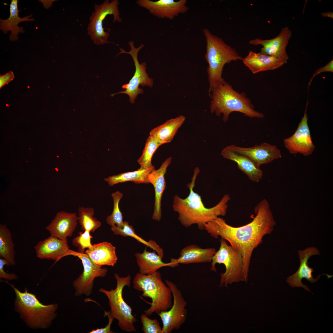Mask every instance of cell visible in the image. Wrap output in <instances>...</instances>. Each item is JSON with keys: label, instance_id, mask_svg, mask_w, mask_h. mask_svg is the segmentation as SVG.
<instances>
[{"label": "cell", "instance_id": "obj_22", "mask_svg": "<svg viewBox=\"0 0 333 333\" xmlns=\"http://www.w3.org/2000/svg\"><path fill=\"white\" fill-rule=\"evenodd\" d=\"M242 61L254 74L275 69L284 64L280 59L275 56L256 53L251 50L249 51L247 56L243 58Z\"/></svg>", "mask_w": 333, "mask_h": 333}, {"label": "cell", "instance_id": "obj_9", "mask_svg": "<svg viewBox=\"0 0 333 333\" xmlns=\"http://www.w3.org/2000/svg\"><path fill=\"white\" fill-rule=\"evenodd\" d=\"M118 0L104 1L100 5L95 4L94 11L90 16L87 28L88 34L94 43L102 45L108 43L109 33L104 31L103 22L108 15H113V22H121Z\"/></svg>", "mask_w": 333, "mask_h": 333}, {"label": "cell", "instance_id": "obj_30", "mask_svg": "<svg viewBox=\"0 0 333 333\" xmlns=\"http://www.w3.org/2000/svg\"><path fill=\"white\" fill-rule=\"evenodd\" d=\"M111 229L115 235H121L124 237L130 236L134 238L138 242L155 251L162 258L163 257L164 253L162 249L154 241L150 240L148 241H146L136 234L133 226L130 225L128 222L124 221L123 226L121 228H119L116 225H114L111 226Z\"/></svg>", "mask_w": 333, "mask_h": 333}, {"label": "cell", "instance_id": "obj_8", "mask_svg": "<svg viewBox=\"0 0 333 333\" xmlns=\"http://www.w3.org/2000/svg\"><path fill=\"white\" fill-rule=\"evenodd\" d=\"M220 241L219 249L212 257L210 270L216 271V264L224 265L225 271L220 274V286L227 287L229 285L242 281V257L239 251L228 245L225 240L221 237Z\"/></svg>", "mask_w": 333, "mask_h": 333}, {"label": "cell", "instance_id": "obj_5", "mask_svg": "<svg viewBox=\"0 0 333 333\" xmlns=\"http://www.w3.org/2000/svg\"><path fill=\"white\" fill-rule=\"evenodd\" d=\"M6 282L14 290L15 310L26 324L33 329H45L49 327L57 315L58 304H43L35 294L28 292L26 288L24 292H22L13 285Z\"/></svg>", "mask_w": 333, "mask_h": 333}, {"label": "cell", "instance_id": "obj_10", "mask_svg": "<svg viewBox=\"0 0 333 333\" xmlns=\"http://www.w3.org/2000/svg\"><path fill=\"white\" fill-rule=\"evenodd\" d=\"M129 44L130 47L129 51H126L123 49L120 48V51L118 55L127 53L131 56L135 66V73L129 83L122 86V89H125L124 90L112 94L111 95L113 97L118 94H126L129 97L130 101L132 103H134L137 96L143 92V90L139 88V85L143 87L147 86L151 87L153 85V79L149 78L146 72V63H142L140 64L138 60V53L139 51L144 47V45L142 44L138 47H136L133 41H130L129 42Z\"/></svg>", "mask_w": 333, "mask_h": 333}, {"label": "cell", "instance_id": "obj_34", "mask_svg": "<svg viewBox=\"0 0 333 333\" xmlns=\"http://www.w3.org/2000/svg\"><path fill=\"white\" fill-rule=\"evenodd\" d=\"M78 235L72 240V243L73 245L77 247L79 253H84L85 249H88L92 245L91 239L92 237L88 231L80 232Z\"/></svg>", "mask_w": 333, "mask_h": 333}, {"label": "cell", "instance_id": "obj_4", "mask_svg": "<svg viewBox=\"0 0 333 333\" xmlns=\"http://www.w3.org/2000/svg\"><path fill=\"white\" fill-rule=\"evenodd\" d=\"M203 32L206 43L205 58L208 64L207 72L209 94L213 88L225 81L222 77L224 65L233 61L242 60L243 58L235 48L208 29H204Z\"/></svg>", "mask_w": 333, "mask_h": 333}, {"label": "cell", "instance_id": "obj_6", "mask_svg": "<svg viewBox=\"0 0 333 333\" xmlns=\"http://www.w3.org/2000/svg\"><path fill=\"white\" fill-rule=\"evenodd\" d=\"M133 283L134 289L142 292V296L151 299L150 307L144 311L148 316L155 312L158 314L161 311L167 310L172 306L171 291L162 281L159 271L151 274L138 273Z\"/></svg>", "mask_w": 333, "mask_h": 333}, {"label": "cell", "instance_id": "obj_13", "mask_svg": "<svg viewBox=\"0 0 333 333\" xmlns=\"http://www.w3.org/2000/svg\"><path fill=\"white\" fill-rule=\"evenodd\" d=\"M76 256L81 261L84 269L82 273L73 282L75 290V295L79 296L85 294L88 296L92 293L94 279L105 277L108 270L96 265L85 253L78 252Z\"/></svg>", "mask_w": 333, "mask_h": 333}, {"label": "cell", "instance_id": "obj_38", "mask_svg": "<svg viewBox=\"0 0 333 333\" xmlns=\"http://www.w3.org/2000/svg\"><path fill=\"white\" fill-rule=\"evenodd\" d=\"M324 72H333V60H332L327 64L323 66V67L319 68L317 70L314 74L312 75V77L311 78L309 82L308 83V87L310 85L311 82L312 81L314 77L320 73H321Z\"/></svg>", "mask_w": 333, "mask_h": 333}, {"label": "cell", "instance_id": "obj_27", "mask_svg": "<svg viewBox=\"0 0 333 333\" xmlns=\"http://www.w3.org/2000/svg\"><path fill=\"white\" fill-rule=\"evenodd\" d=\"M136 262L139 269L140 273L144 274H151L158 271L159 269L164 266L171 267L170 262H164L162 258L154 252L147 251L146 248L143 253L135 254Z\"/></svg>", "mask_w": 333, "mask_h": 333}, {"label": "cell", "instance_id": "obj_11", "mask_svg": "<svg viewBox=\"0 0 333 333\" xmlns=\"http://www.w3.org/2000/svg\"><path fill=\"white\" fill-rule=\"evenodd\" d=\"M165 282L171 291L173 304L169 310L161 311L158 314L162 322L163 333H170L174 330L179 329L185 322L187 314L186 308L187 303L175 284L167 280Z\"/></svg>", "mask_w": 333, "mask_h": 333}, {"label": "cell", "instance_id": "obj_25", "mask_svg": "<svg viewBox=\"0 0 333 333\" xmlns=\"http://www.w3.org/2000/svg\"><path fill=\"white\" fill-rule=\"evenodd\" d=\"M18 0H11L10 4V15L6 19H0V29L4 34H7L10 31L11 34L9 36V39L15 41L19 39L18 35L19 33H23L25 31L23 27H19L18 23L22 22L34 21L33 18H30L32 14L23 18H20L18 13L20 10L18 8Z\"/></svg>", "mask_w": 333, "mask_h": 333}, {"label": "cell", "instance_id": "obj_20", "mask_svg": "<svg viewBox=\"0 0 333 333\" xmlns=\"http://www.w3.org/2000/svg\"><path fill=\"white\" fill-rule=\"evenodd\" d=\"M172 159L171 157L166 158L158 169L154 170L148 176L149 183L153 185L155 191L154 208L152 218L158 221H160L162 217L161 200L166 187L165 175L167 167L171 163Z\"/></svg>", "mask_w": 333, "mask_h": 333}, {"label": "cell", "instance_id": "obj_24", "mask_svg": "<svg viewBox=\"0 0 333 333\" xmlns=\"http://www.w3.org/2000/svg\"><path fill=\"white\" fill-rule=\"evenodd\" d=\"M85 253L94 264L100 267L104 265L114 266L117 260L115 247L106 241L92 245Z\"/></svg>", "mask_w": 333, "mask_h": 333}, {"label": "cell", "instance_id": "obj_7", "mask_svg": "<svg viewBox=\"0 0 333 333\" xmlns=\"http://www.w3.org/2000/svg\"><path fill=\"white\" fill-rule=\"evenodd\" d=\"M114 277L117 281L115 289L107 290L101 288L99 291L108 298L111 314L114 319L117 320L120 328L126 332H135L136 329L134 324L137 319L132 314V308L125 301L122 296L124 287L125 286L129 287L130 285L131 277L130 275L121 277L116 273Z\"/></svg>", "mask_w": 333, "mask_h": 333}, {"label": "cell", "instance_id": "obj_33", "mask_svg": "<svg viewBox=\"0 0 333 333\" xmlns=\"http://www.w3.org/2000/svg\"><path fill=\"white\" fill-rule=\"evenodd\" d=\"M113 203V207L112 214L108 216L106 220L107 223L112 226L115 225L119 228H121L124 223L122 214L119 208V203L123 196L122 193L117 191L111 194Z\"/></svg>", "mask_w": 333, "mask_h": 333}, {"label": "cell", "instance_id": "obj_35", "mask_svg": "<svg viewBox=\"0 0 333 333\" xmlns=\"http://www.w3.org/2000/svg\"><path fill=\"white\" fill-rule=\"evenodd\" d=\"M140 319L142 325V329L145 333H163L156 319H150L145 314H141Z\"/></svg>", "mask_w": 333, "mask_h": 333}, {"label": "cell", "instance_id": "obj_3", "mask_svg": "<svg viewBox=\"0 0 333 333\" xmlns=\"http://www.w3.org/2000/svg\"><path fill=\"white\" fill-rule=\"evenodd\" d=\"M211 99L210 111L217 116L223 115V120L226 122L230 114L238 112L250 118H262V113L255 110L250 100L245 92H239L225 81L213 88L209 94Z\"/></svg>", "mask_w": 333, "mask_h": 333}, {"label": "cell", "instance_id": "obj_39", "mask_svg": "<svg viewBox=\"0 0 333 333\" xmlns=\"http://www.w3.org/2000/svg\"><path fill=\"white\" fill-rule=\"evenodd\" d=\"M14 78L13 72L12 71H10L3 75H1L0 76V88H1L6 84H8L9 83L13 80Z\"/></svg>", "mask_w": 333, "mask_h": 333}, {"label": "cell", "instance_id": "obj_2", "mask_svg": "<svg viewBox=\"0 0 333 333\" xmlns=\"http://www.w3.org/2000/svg\"><path fill=\"white\" fill-rule=\"evenodd\" d=\"M200 171L199 167L195 169L191 182L187 185L190 190L188 196L182 199L177 195H175L172 208L174 211L178 213V219L184 227L187 228L196 224L199 229L203 230L207 223L226 215L230 197L228 194H225L216 205L211 208H206L201 196L194 191L196 179Z\"/></svg>", "mask_w": 333, "mask_h": 333}, {"label": "cell", "instance_id": "obj_29", "mask_svg": "<svg viewBox=\"0 0 333 333\" xmlns=\"http://www.w3.org/2000/svg\"><path fill=\"white\" fill-rule=\"evenodd\" d=\"M15 251L11 232L6 225H0V257L6 260L9 266L15 265Z\"/></svg>", "mask_w": 333, "mask_h": 333}, {"label": "cell", "instance_id": "obj_14", "mask_svg": "<svg viewBox=\"0 0 333 333\" xmlns=\"http://www.w3.org/2000/svg\"><path fill=\"white\" fill-rule=\"evenodd\" d=\"M292 34L291 30L286 26L282 28L278 35L273 38L269 39L256 38L250 40L249 43L254 46L262 45L260 53L275 56L286 64L289 59L286 47Z\"/></svg>", "mask_w": 333, "mask_h": 333}, {"label": "cell", "instance_id": "obj_23", "mask_svg": "<svg viewBox=\"0 0 333 333\" xmlns=\"http://www.w3.org/2000/svg\"><path fill=\"white\" fill-rule=\"evenodd\" d=\"M221 155L224 158L236 162L238 168L251 181L258 183L261 179L263 172L260 166L248 157L234 152L227 146L222 150Z\"/></svg>", "mask_w": 333, "mask_h": 333}, {"label": "cell", "instance_id": "obj_26", "mask_svg": "<svg viewBox=\"0 0 333 333\" xmlns=\"http://www.w3.org/2000/svg\"><path fill=\"white\" fill-rule=\"evenodd\" d=\"M185 118L184 116L180 115L168 120L152 130L150 132V136L161 145L169 143L172 140Z\"/></svg>", "mask_w": 333, "mask_h": 333}, {"label": "cell", "instance_id": "obj_1", "mask_svg": "<svg viewBox=\"0 0 333 333\" xmlns=\"http://www.w3.org/2000/svg\"><path fill=\"white\" fill-rule=\"evenodd\" d=\"M255 216L248 224L235 227L227 224L220 217L206 224L204 229L211 236H219L228 241L241 254L243 265L242 281L247 282L250 261L253 251L262 242L263 237L273 231L276 222L268 201L261 200L254 208Z\"/></svg>", "mask_w": 333, "mask_h": 333}, {"label": "cell", "instance_id": "obj_41", "mask_svg": "<svg viewBox=\"0 0 333 333\" xmlns=\"http://www.w3.org/2000/svg\"><path fill=\"white\" fill-rule=\"evenodd\" d=\"M29 149H30V150H31V148H30Z\"/></svg>", "mask_w": 333, "mask_h": 333}, {"label": "cell", "instance_id": "obj_21", "mask_svg": "<svg viewBox=\"0 0 333 333\" xmlns=\"http://www.w3.org/2000/svg\"><path fill=\"white\" fill-rule=\"evenodd\" d=\"M216 252L213 248L203 249L195 245H191L182 249L180 256L177 259L172 258L170 263L172 267L179 264H188L211 262L212 256Z\"/></svg>", "mask_w": 333, "mask_h": 333}, {"label": "cell", "instance_id": "obj_17", "mask_svg": "<svg viewBox=\"0 0 333 333\" xmlns=\"http://www.w3.org/2000/svg\"><path fill=\"white\" fill-rule=\"evenodd\" d=\"M34 248L38 258L56 261L67 256H76L77 253L69 249L67 239H60L51 236L39 241Z\"/></svg>", "mask_w": 333, "mask_h": 333}, {"label": "cell", "instance_id": "obj_37", "mask_svg": "<svg viewBox=\"0 0 333 333\" xmlns=\"http://www.w3.org/2000/svg\"><path fill=\"white\" fill-rule=\"evenodd\" d=\"M104 315L105 316H107L109 319V322L106 326L104 328L93 330L90 331L89 333H113L114 332L111 330V325L114 318L111 315L110 311H105Z\"/></svg>", "mask_w": 333, "mask_h": 333}, {"label": "cell", "instance_id": "obj_31", "mask_svg": "<svg viewBox=\"0 0 333 333\" xmlns=\"http://www.w3.org/2000/svg\"><path fill=\"white\" fill-rule=\"evenodd\" d=\"M94 208L91 207L79 208L78 221L83 231L93 232L101 226V222L94 217Z\"/></svg>", "mask_w": 333, "mask_h": 333}, {"label": "cell", "instance_id": "obj_16", "mask_svg": "<svg viewBox=\"0 0 333 333\" xmlns=\"http://www.w3.org/2000/svg\"><path fill=\"white\" fill-rule=\"evenodd\" d=\"M298 254L300 261V265L297 271L294 274L288 277L286 282L292 287H301L304 288L306 290L310 292V290L306 285L303 284L302 280L305 278L311 283L316 282L319 279L320 277L323 274L326 275L328 278L333 275L323 273L318 276L315 279L313 278L312 273L313 268L309 266L308 260L312 256L319 255V250L315 247H308L303 250H299Z\"/></svg>", "mask_w": 333, "mask_h": 333}, {"label": "cell", "instance_id": "obj_19", "mask_svg": "<svg viewBox=\"0 0 333 333\" xmlns=\"http://www.w3.org/2000/svg\"><path fill=\"white\" fill-rule=\"evenodd\" d=\"M77 222L76 213L62 211L56 214L45 228L51 236L65 240L72 235L77 226Z\"/></svg>", "mask_w": 333, "mask_h": 333}, {"label": "cell", "instance_id": "obj_40", "mask_svg": "<svg viewBox=\"0 0 333 333\" xmlns=\"http://www.w3.org/2000/svg\"><path fill=\"white\" fill-rule=\"evenodd\" d=\"M321 14L323 17H329L331 18H333V12H328L325 13H322Z\"/></svg>", "mask_w": 333, "mask_h": 333}, {"label": "cell", "instance_id": "obj_18", "mask_svg": "<svg viewBox=\"0 0 333 333\" xmlns=\"http://www.w3.org/2000/svg\"><path fill=\"white\" fill-rule=\"evenodd\" d=\"M227 147L234 152L248 157L259 166L270 163L275 159L282 157L280 150L276 145L266 142L250 147H241L233 144Z\"/></svg>", "mask_w": 333, "mask_h": 333}, {"label": "cell", "instance_id": "obj_32", "mask_svg": "<svg viewBox=\"0 0 333 333\" xmlns=\"http://www.w3.org/2000/svg\"><path fill=\"white\" fill-rule=\"evenodd\" d=\"M161 145L153 138L149 136L142 155L137 161L140 166V168L146 169L153 166L151 162L152 158L156 150Z\"/></svg>", "mask_w": 333, "mask_h": 333}, {"label": "cell", "instance_id": "obj_15", "mask_svg": "<svg viewBox=\"0 0 333 333\" xmlns=\"http://www.w3.org/2000/svg\"><path fill=\"white\" fill-rule=\"evenodd\" d=\"M186 0H138L137 4L149 10L150 13L159 18L173 19L180 14L187 12L189 9Z\"/></svg>", "mask_w": 333, "mask_h": 333}, {"label": "cell", "instance_id": "obj_12", "mask_svg": "<svg viewBox=\"0 0 333 333\" xmlns=\"http://www.w3.org/2000/svg\"><path fill=\"white\" fill-rule=\"evenodd\" d=\"M308 104L307 101L304 115L295 132L292 136L284 140L285 147L291 154L300 153L308 156L311 154L315 149L308 124Z\"/></svg>", "mask_w": 333, "mask_h": 333}, {"label": "cell", "instance_id": "obj_28", "mask_svg": "<svg viewBox=\"0 0 333 333\" xmlns=\"http://www.w3.org/2000/svg\"><path fill=\"white\" fill-rule=\"evenodd\" d=\"M154 166L146 169L140 168L133 171L126 172L109 176L104 179L110 186L125 182L131 181L136 183H148V176L151 171L155 170Z\"/></svg>", "mask_w": 333, "mask_h": 333}, {"label": "cell", "instance_id": "obj_36", "mask_svg": "<svg viewBox=\"0 0 333 333\" xmlns=\"http://www.w3.org/2000/svg\"><path fill=\"white\" fill-rule=\"evenodd\" d=\"M5 265L9 266L8 262L5 259L0 257V278L4 279L7 280H12L17 279L18 277L15 274L11 273H8L5 271L4 267Z\"/></svg>", "mask_w": 333, "mask_h": 333}]
</instances>
